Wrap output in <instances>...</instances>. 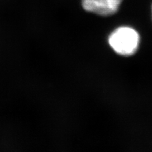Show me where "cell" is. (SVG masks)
Returning <instances> with one entry per match:
<instances>
[{"instance_id":"cell-1","label":"cell","mask_w":152,"mask_h":152,"mask_svg":"<svg viewBox=\"0 0 152 152\" xmlns=\"http://www.w3.org/2000/svg\"><path fill=\"white\" fill-rule=\"evenodd\" d=\"M108 44L115 53L121 56H129L138 50L141 37L136 28L131 26H121L109 35Z\"/></svg>"},{"instance_id":"cell-2","label":"cell","mask_w":152,"mask_h":152,"mask_svg":"<svg viewBox=\"0 0 152 152\" xmlns=\"http://www.w3.org/2000/svg\"><path fill=\"white\" fill-rule=\"evenodd\" d=\"M124 0H82V7L85 11L102 17L115 14Z\"/></svg>"},{"instance_id":"cell-3","label":"cell","mask_w":152,"mask_h":152,"mask_svg":"<svg viewBox=\"0 0 152 152\" xmlns=\"http://www.w3.org/2000/svg\"><path fill=\"white\" fill-rule=\"evenodd\" d=\"M151 19H152V4L151 6Z\"/></svg>"}]
</instances>
